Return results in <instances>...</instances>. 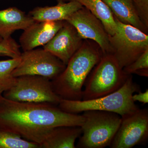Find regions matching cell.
I'll return each instance as SVG.
<instances>
[{
    "label": "cell",
    "mask_w": 148,
    "mask_h": 148,
    "mask_svg": "<svg viewBox=\"0 0 148 148\" xmlns=\"http://www.w3.org/2000/svg\"><path fill=\"white\" fill-rule=\"evenodd\" d=\"M82 133L77 147L104 148L110 147L121 121L118 114L100 110L83 112Z\"/></svg>",
    "instance_id": "5b68a950"
},
{
    "label": "cell",
    "mask_w": 148,
    "mask_h": 148,
    "mask_svg": "<svg viewBox=\"0 0 148 148\" xmlns=\"http://www.w3.org/2000/svg\"><path fill=\"white\" fill-rule=\"evenodd\" d=\"M117 30L109 40L112 54L122 69L134 62L148 49V35L129 24H124L114 16Z\"/></svg>",
    "instance_id": "8992f818"
},
{
    "label": "cell",
    "mask_w": 148,
    "mask_h": 148,
    "mask_svg": "<svg viewBox=\"0 0 148 148\" xmlns=\"http://www.w3.org/2000/svg\"><path fill=\"white\" fill-rule=\"evenodd\" d=\"M20 58H11L0 61V93H2L10 88L15 81L16 77L12 73L18 66Z\"/></svg>",
    "instance_id": "ac0fdd59"
},
{
    "label": "cell",
    "mask_w": 148,
    "mask_h": 148,
    "mask_svg": "<svg viewBox=\"0 0 148 148\" xmlns=\"http://www.w3.org/2000/svg\"><path fill=\"white\" fill-rule=\"evenodd\" d=\"M66 21L71 24L83 39H88L97 43L103 54H112L109 35L101 20L83 7L72 14Z\"/></svg>",
    "instance_id": "30bf717a"
},
{
    "label": "cell",
    "mask_w": 148,
    "mask_h": 148,
    "mask_svg": "<svg viewBox=\"0 0 148 148\" xmlns=\"http://www.w3.org/2000/svg\"><path fill=\"white\" fill-rule=\"evenodd\" d=\"M139 18L148 28V0H133Z\"/></svg>",
    "instance_id": "7402d4cb"
},
{
    "label": "cell",
    "mask_w": 148,
    "mask_h": 148,
    "mask_svg": "<svg viewBox=\"0 0 148 148\" xmlns=\"http://www.w3.org/2000/svg\"><path fill=\"white\" fill-rule=\"evenodd\" d=\"M84 39L76 29L69 22L64 24L43 48L67 65L72 56L82 45Z\"/></svg>",
    "instance_id": "8fae6325"
},
{
    "label": "cell",
    "mask_w": 148,
    "mask_h": 148,
    "mask_svg": "<svg viewBox=\"0 0 148 148\" xmlns=\"http://www.w3.org/2000/svg\"><path fill=\"white\" fill-rule=\"evenodd\" d=\"M99 45L92 40H84L63 72L51 80L53 91L61 99L81 101L85 83L103 55Z\"/></svg>",
    "instance_id": "7a4b0ae2"
},
{
    "label": "cell",
    "mask_w": 148,
    "mask_h": 148,
    "mask_svg": "<svg viewBox=\"0 0 148 148\" xmlns=\"http://www.w3.org/2000/svg\"><path fill=\"white\" fill-rule=\"evenodd\" d=\"M3 39L2 38H1V36H0V41H1Z\"/></svg>",
    "instance_id": "d4e9b609"
},
{
    "label": "cell",
    "mask_w": 148,
    "mask_h": 148,
    "mask_svg": "<svg viewBox=\"0 0 148 148\" xmlns=\"http://www.w3.org/2000/svg\"><path fill=\"white\" fill-rule=\"evenodd\" d=\"M39 145L0 127V148H38Z\"/></svg>",
    "instance_id": "d6986e66"
},
{
    "label": "cell",
    "mask_w": 148,
    "mask_h": 148,
    "mask_svg": "<svg viewBox=\"0 0 148 148\" xmlns=\"http://www.w3.org/2000/svg\"><path fill=\"white\" fill-rule=\"evenodd\" d=\"M3 96L18 102L48 103L58 106L62 100L53 91L51 80L39 75L16 77L14 84Z\"/></svg>",
    "instance_id": "52a82bcc"
},
{
    "label": "cell",
    "mask_w": 148,
    "mask_h": 148,
    "mask_svg": "<svg viewBox=\"0 0 148 148\" xmlns=\"http://www.w3.org/2000/svg\"><path fill=\"white\" fill-rule=\"evenodd\" d=\"M57 4L53 6L37 7L28 14L35 21H66L72 14L83 8L77 1L65 2L57 0Z\"/></svg>",
    "instance_id": "4fadbf2b"
},
{
    "label": "cell",
    "mask_w": 148,
    "mask_h": 148,
    "mask_svg": "<svg viewBox=\"0 0 148 148\" xmlns=\"http://www.w3.org/2000/svg\"><path fill=\"white\" fill-rule=\"evenodd\" d=\"M20 58L19 64L12 73L15 77L39 75L51 80L60 75L66 67L59 58L43 48L24 51Z\"/></svg>",
    "instance_id": "ba28073f"
},
{
    "label": "cell",
    "mask_w": 148,
    "mask_h": 148,
    "mask_svg": "<svg viewBox=\"0 0 148 148\" xmlns=\"http://www.w3.org/2000/svg\"><path fill=\"white\" fill-rule=\"evenodd\" d=\"M132 99L134 102H140L143 104H147L148 103V90L146 89L145 91L142 92L139 91L137 93L133 94L132 95Z\"/></svg>",
    "instance_id": "603a6c76"
},
{
    "label": "cell",
    "mask_w": 148,
    "mask_h": 148,
    "mask_svg": "<svg viewBox=\"0 0 148 148\" xmlns=\"http://www.w3.org/2000/svg\"><path fill=\"white\" fill-rule=\"evenodd\" d=\"M64 21H36L24 30L19 38L24 51L44 46L50 40L64 24Z\"/></svg>",
    "instance_id": "7c38bea8"
},
{
    "label": "cell",
    "mask_w": 148,
    "mask_h": 148,
    "mask_svg": "<svg viewBox=\"0 0 148 148\" xmlns=\"http://www.w3.org/2000/svg\"><path fill=\"white\" fill-rule=\"evenodd\" d=\"M148 138V109H139L121 117L119 128L110 147L131 148L146 143Z\"/></svg>",
    "instance_id": "9c48e42d"
},
{
    "label": "cell",
    "mask_w": 148,
    "mask_h": 148,
    "mask_svg": "<svg viewBox=\"0 0 148 148\" xmlns=\"http://www.w3.org/2000/svg\"><path fill=\"white\" fill-rule=\"evenodd\" d=\"M65 2L77 1L87 8L101 20L109 36L113 35L117 25L113 14L103 0H64Z\"/></svg>",
    "instance_id": "e0dca14e"
},
{
    "label": "cell",
    "mask_w": 148,
    "mask_h": 148,
    "mask_svg": "<svg viewBox=\"0 0 148 148\" xmlns=\"http://www.w3.org/2000/svg\"><path fill=\"white\" fill-rule=\"evenodd\" d=\"M127 75L136 74L140 76L148 77V49L136 60L123 69Z\"/></svg>",
    "instance_id": "ffe728a7"
},
{
    "label": "cell",
    "mask_w": 148,
    "mask_h": 148,
    "mask_svg": "<svg viewBox=\"0 0 148 148\" xmlns=\"http://www.w3.org/2000/svg\"><path fill=\"white\" fill-rule=\"evenodd\" d=\"M115 17L124 24H129L147 34L148 28L141 21L133 0H103Z\"/></svg>",
    "instance_id": "2e32d148"
},
{
    "label": "cell",
    "mask_w": 148,
    "mask_h": 148,
    "mask_svg": "<svg viewBox=\"0 0 148 148\" xmlns=\"http://www.w3.org/2000/svg\"><path fill=\"white\" fill-rule=\"evenodd\" d=\"M140 87L134 82L132 75L118 90L108 95L87 101H71L62 99L59 108L66 112L78 114L88 110H100L118 114L121 117L134 112L140 109L132 99Z\"/></svg>",
    "instance_id": "3957f363"
},
{
    "label": "cell",
    "mask_w": 148,
    "mask_h": 148,
    "mask_svg": "<svg viewBox=\"0 0 148 148\" xmlns=\"http://www.w3.org/2000/svg\"><path fill=\"white\" fill-rule=\"evenodd\" d=\"M20 46L11 37L0 41V56L11 58H19L21 52Z\"/></svg>",
    "instance_id": "44dd1931"
},
{
    "label": "cell",
    "mask_w": 148,
    "mask_h": 148,
    "mask_svg": "<svg viewBox=\"0 0 148 148\" xmlns=\"http://www.w3.org/2000/svg\"><path fill=\"white\" fill-rule=\"evenodd\" d=\"M3 98V96L2 94H1V93H0V102L1 101V100H2Z\"/></svg>",
    "instance_id": "cb8c5ba5"
},
{
    "label": "cell",
    "mask_w": 148,
    "mask_h": 148,
    "mask_svg": "<svg viewBox=\"0 0 148 148\" xmlns=\"http://www.w3.org/2000/svg\"><path fill=\"white\" fill-rule=\"evenodd\" d=\"M29 14L16 7L0 10V36L6 39L16 30H25L35 22Z\"/></svg>",
    "instance_id": "5bb4252c"
},
{
    "label": "cell",
    "mask_w": 148,
    "mask_h": 148,
    "mask_svg": "<svg viewBox=\"0 0 148 148\" xmlns=\"http://www.w3.org/2000/svg\"><path fill=\"white\" fill-rule=\"evenodd\" d=\"M130 75L125 73L112 54H103L86 81L82 100L100 98L116 91Z\"/></svg>",
    "instance_id": "277c9868"
},
{
    "label": "cell",
    "mask_w": 148,
    "mask_h": 148,
    "mask_svg": "<svg viewBox=\"0 0 148 148\" xmlns=\"http://www.w3.org/2000/svg\"><path fill=\"white\" fill-rule=\"evenodd\" d=\"M82 114L66 112L48 103L18 102L3 97L0 102V127L40 145L58 126H81Z\"/></svg>",
    "instance_id": "6da1fadb"
},
{
    "label": "cell",
    "mask_w": 148,
    "mask_h": 148,
    "mask_svg": "<svg viewBox=\"0 0 148 148\" xmlns=\"http://www.w3.org/2000/svg\"><path fill=\"white\" fill-rule=\"evenodd\" d=\"M82 133L81 126H61L53 127L40 145V148H76V141Z\"/></svg>",
    "instance_id": "9a60e30c"
}]
</instances>
